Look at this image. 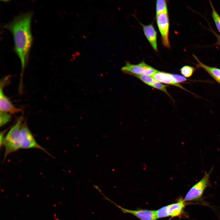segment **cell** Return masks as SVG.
I'll list each match as a JSON object with an SVG mask.
<instances>
[{
  "instance_id": "7402d4cb",
  "label": "cell",
  "mask_w": 220,
  "mask_h": 220,
  "mask_svg": "<svg viewBox=\"0 0 220 220\" xmlns=\"http://www.w3.org/2000/svg\"><path fill=\"white\" fill-rule=\"evenodd\" d=\"M213 32L216 36L217 40L216 45L220 46V36L218 35L214 31H213Z\"/></svg>"
},
{
  "instance_id": "ffe728a7",
  "label": "cell",
  "mask_w": 220,
  "mask_h": 220,
  "mask_svg": "<svg viewBox=\"0 0 220 220\" xmlns=\"http://www.w3.org/2000/svg\"><path fill=\"white\" fill-rule=\"evenodd\" d=\"M173 75L176 82L178 84H180V83L186 81L187 80L185 77L179 75L173 74Z\"/></svg>"
},
{
  "instance_id": "3957f363",
  "label": "cell",
  "mask_w": 220,
  "mask_h": 220,
  "mask_svg": "<svg viewBox=\"0 0 220 220\" xmlns=\"http://www.w3.org/2000/svg\"><path fill=\"white\" fill-rule=\"evenodd\" d=\"M213 169V167L208 173L204 171L202 178L194 185L186 194L184 199L185 202L197 200L201 197L206 188L210 185V175Z\"/></svg>"
},
{
  "instance_id": "30bf717a",
  "label": "cell",
  "mask_w": 220,
  "mask_h": 220,
  "mask_svg": "<svg viewBox=\"0 0 220 220\" xmlns=\"http://www.w3.org/2000/svg\"><path fill=\"white\" fill-rule=\"evenodd\" d=\"M144 34L153 49L157 51V32L152 24L143 25Z\"/></svg>"
},
{
  "instance_id": "6da1fadb",
  "label": "cell",
  "mask_w": 220,
  "mask_h": 220,
  "mask_svg": "<svg viewBox=\"0 0 220 220\" xmlns=\"http://www.w3.org/2000/svg\"><path fill=\"white\" fill-rule=\"evenodd\" d=\"M32 15V12L30 11L21 13L14 17L6 26L13 34L15 51L21 62L20 87L23 86V74L32 41L31 29Z\"/></svg>"
},
{
  "instance_id": "277c9868",
  "label": "cell",
  "mask_w": 220,
  "mask_h": 220,
  "mask_svg": "<svg viewBox=\"0 0 220 220\" xmlns=\"http://www.w3.org/2000/svg\"><path fill=\"white\" fill-rule=\"evenodd\" d=\"M20 139L21 148L25 149L36 148L51 156L45 149L37 142L26 122L23 123L21 128Z\"/></svg>"
},
{
  "instance_id": "ba28073f",
  "label": "cell",
  "mask_w": 220,
  "mask_h": 220,
  "mask_svg": "<svg viewBox=\"0 0 220 220\" xmlns=\"http://www.w3.org/2000/svg\"><path fill=\"white\" fill-rule=\"evenodd\" d=\"M101 193L105 199L114 204L124 213L131 214L141 220H156L157 219L156 211L145 210H132L126 209L117 204L108 198L106 197L102 192Z\"/></svg>"
},
{
  "instance_id": "8fae6325",
  "label": "cell",
  "mask_w": 220,
  "mask_h": 220,
  "mask_svg": "<svg viewBox=\"0 0 220 220\" xmlns=\"http://www.w3.org/2000/svg\"><path fill=\"white\" fill-rule=\"evenodd\" d=\"M193 56L197 61L196 67L204 69L217 82L220 84V69L205 65L202 63L195 55L193 54Z\"/></svg>"
},
{
  "instance_id": "4fadbf2b",
  "label": "cell",
  "mask_w": 220,
  "mask_h": 220,
  "mask_svg": "<svg viewBox=\"0 0 220 220\" xmlns=\"http://www.w3.org/2000/svg\"><path fill=\"white\" fill-rule=\"evenodd\" d=\"M156 13L167 12V9L166 1L164 0H158L156 2Z\"/></svg>"
},
{
  "instance_id": "ac0fdd59",
  "label": "cell",
  "mask_w": 220,
  "mask_h": 220,
  "mask_svg": "<svg viewBox=\"0 0 220 220\" xmlns=\"http://www.w3.org/2000/svg\"><path fill=\"white\" fill-rule=\"evenodd\" d=\"M168 205L156 211L157 219L169 216L168 211Z\"/></svg>"
},
{
  "instance_id": "9a60e30c",
  "label": "cell",
  "mask_w": 220,
  "mask_h": 220,
  "mask_svg": "<svg viewBox=\"0 0 220 220\" xmlns=\"http://www.w3.org/2000/svg\"><path fill=\"white\" fill-rule=\"evenodd\" d=\"M210 4L212 9V16L216 28L220 33V16L214 8L211 1Z\"/></svg>"
},
{
  "instance_id": "e0dca14e",
  "label": "cell",
  "mask_w": 220,
  "mask_h": 220,
  "mask_svg": "<svg viewBox=\"0 0 220 220\" xmlns=\"http://www.w3.org/2000/svg\"><path fill=\"white\" fill-rule=\"evenodd\" d=\"M133 75L136 77L144 83L150 86H151L156 80L150 76L140 75Z\"/></svg>"
},
{
  "instance_id": "5bb4252c",
  "label": "cell",
  "mask_w": 220,
  "mask_h": 220,
  "mask_svg": "<svg viewBox=\"0 0 220 220\" xmlns=\"http://www.w3.org/2000/svg\"><path fill=\"white\" fill-rule=\"evenodd\" d=\"M195 71V69L194 67L188 65L185 66L180 69L181 73L186 78L190 77Z\"/></svg>"
},
{
  "instance_id": "5b68a950",
  "label": "cell",
  "mask_w": 220,
  "mask_h": 220,
  "mask_svg": "<svg viewBox=\"0 0 220 220\" xmlns=\"http://www.w3.org/2000/svg\"><path fill=\"white\" fill-rule=\"evenodd\" d=\"M121 71L125 73L133 75H140L151 76L158 71L143 61L137 64L127 62L123 67Z\"/></svg>"
},
{
  "instance_id": "7c38bea8",
  "label": "cell",
  "mask_w": 220,
  "mask_h": 220,
  "mask_svg": "<svg viewBox=\"0 0 220 220\" xmlns=\"http://www.w3.org/2000/svg\"><path fill=\"white\" fill-rule=\"evenodd\" d=\"M185 205L184 199H181L178 202L168 205V211L169 215L175 217L180 215L183 213Z\"/></svg>"
},
{
  "instance_id": "8992f818",
  "label": "cell",
  "mask_w": 220,
  "mask_h": 220,
  "mask_svg": "<svg viewBox=\"0 0 220 220\" xmlns=\"http://www.w3.org/2000/svg\"><path fill=\"white\" fill-rule=\"evenodd\" d=\"M9 76L6 77L0 81V112H6L11 114H15L22 112V109L17 108L12 104L9 98L4 94L3 89L8 83Z\"/></svg>"
},
{
  "instance_id": "52a82bcc",
  "label": "cell",
  "mask_w": 220,
  "mask_h": 220,
  "mask_svg": "<svg viewBox=\"0 0 220 220\" xmlns=\"http://www.w3.org/2000/svg\"><path fill=\"white\" fill-rule=\"evenodd\" d=\"M157 23L161 35L162 43L164 46L170 48L169 40V20L167 12L156 14Z\"/></svg>"
},
{
  "instance_id": "44dd1931",
  "label": "cell",
  "mask_w": 220,
  "mask_h": 220,
  "mask_svg": "<svg viewBox=\"0 0 220 220\" xmlns=\"http://www.w3.org/2000/svg\"><path fill=\"white\" fill-rule=\"evenodd\" d=\"M6 131V130H5L1 132L0 135V144L1 147L2 145L3 141L5 137L4 135Z\"/></svg>"
},
{
  "instance_id": "d6986e66",
  "label": "cell",
  "mask_w": 220,
  "mask_h": 220,
  "mask_svg": "<svg viewBox=\"0 0 220 220\" xmlns=\"http://www.w3.org/2000/svg\"><path fill=\"white\" fill-rule=\"evenodd\" d=\"M151 86L163 91L169 96V93L167 91L166 86L157 81L156 80Z\"/></svg>"
},
{
  "instance_id": "7a4b0ae2",
  "label": "cell",
  "mask_w": 220,
  "mask_h": 220,
  "mask_svg": "<svg viewBox=\"0 0 220 220\" xmlns=\"http://www.w3.org/2000/svg\"><path fill=\"white\" fill-rule=\"evenodd\" d=\"M23 120V116L19 117L16 123L5 136L2 144L5 149L4 158L9 154L21 148L20 132Z\"/></svg>"
},
{
  "instance_id": "2e32d148",
  "label": "cell",
  "mask_w": 220,
  "mask_h": 220,
  "mask_svg": "<svg viewBox=\"0 0 220 220\" xmlns=\"http://www.w3.org/2000/svg\"><path fill=\"white\" fill-rule=\"evenodd\" d=\"M11 114L6 112H0V126L1 127L4 126L11 120Z\"/></svg>"
},
{
  "instance_id": "9c48e42d",
  "label": "cell",
  "mask_w": 220,
  "mask_h": 220,
  "mask_svg": "<svg viewBox=\"0 0 220 220\" xmlns=\"http://www.w3.org/2000/svg\"><path fill=\"white\" fill-rule=\"evenodd\" d=\"M151 77L160 83L175 86L187 91L180 84H178L176 82L173 74L158 71Z\"/></svg>"
}]
</instances>
